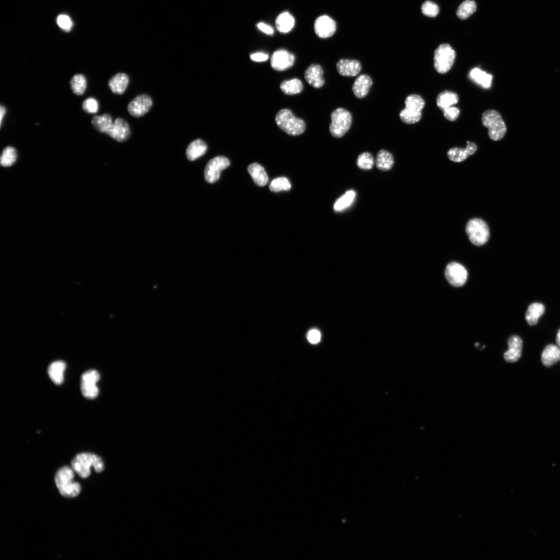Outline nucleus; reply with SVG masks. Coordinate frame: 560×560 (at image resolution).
<instances>
[{"mask_svg":"<svg viewBox=\"0 0 560 560\" xmlns=\"http://www.w3.org/2000/svg\"><path fill=\"white\" fill-rule=\"evenodd\" d=\"M482 125L488 130L490 138L499 141L505 135L507 128L500 114L496 110H486L482 115Z\"/></svg>","mask_w":560,"mask_h":560,"instance_id":"obj_5","label":"nucleus"},{"mask_svg":"<svg viewBox=\"0 0 560 560\" xmlns=\"http://www.w3.org/2000/svg\"><path fill=\"white\" fill-rule=\"evenodd\" d=\"M152 105V99L149 95H139L129 103L128 111L132 116L139 118L147 113Z\"/></svg>","mask_w":560,"mask_h":560,"instance_id":"obj_12","label":"nucleus"},{"mask_svg":"<svg viewBox=\"0 0 560 560\" xmlns=\"http://www.w3.org/2000/svg\"><path fill=\"white\" fill-rule=\"evenodd\" d=\"M456 57V52L450 45H439L434 53V65L436 71L442 75L447 74L452 67Z\"/></svg>","mask_w":560,"mask_h":560,"instance_id":"obj_6","label":"nucleus"},{"mask_svg":"<svg viewBox=\"0 0 560 560\" xmlns=\"http://www.w3.org/2000/svg\"><path fill=\"white\" fill-rule=\"evenodd\" d=\"M544 311L545 307L543 304L536 302L531 305L527 310L526 316L528 323L531 326L536 325Z\"/></svg>","mask_w":560,"mask_h":560,"instance_id":"obj_30","label":"nucleus"},{"mask_svg":"<svg viewBox=\"0 0 560 560\" xmlns=\"http://www.w3.org/2000/svg\"><path fill=\"white\" fill-rule=\"evenodd\" d=\"M356 197V193L354 190L347 191L343 195L336 201L334 205L335 212H341L351 205Z\"/></svg>","mask_w":560,"mask_h":560,"instance_id":"obj_32","label":"nucleus"},{"mask_svg":"<svg viewBox=\"0 0 560 560\" xmlns=\"http://www.w3.org/2000/svg\"><path fill=\"white\" fill-rule=\"evenodd\" d=\"M277 126L287 134L296 136L302 134L306 130L305 122L297 118L288 109L280 110L275 117Z\"/></svg>","mask_w":560,"mask_h":560,"instance_id":"obj_4","label":"nucleus"},{"mask_svg":"<svg viewBox=\"0 0 560 560\" xmlns=\"http://www.w3.org/2000/svg\"><path fill=\"white\" fill-rule=\"evenodd\" d=\"M229 165V160L224 156H218L210 160L204 170L205 181L209 183L216 182L220 178L221 172Z\"/></svg>","mask_w":560,"mask_h":560,"instance_id":"obj_9","label":"nucleus"},{"mask_svg":"<svg viewBox=\"0 0 560 560\" xmlns=\"http://www.w3.org/2000/svg\"><path fill=\"white\" fill-rule=\"evenodd\" d=\"M99 373L96 370L91 369L84 372L81 380V390L83 395L86 399H94L99 394L97 383L100 380Z\"/></svg>","mask_w":560,"mask_h":560,"instance_id":"obj_10","label":"nucleus"},{"mask_svg":"<svg viewBox=\"0 0 560 560\" xmlns=\"http://www.w3.org/2000/svg\"><path fill=\"white\" fill-rule=\"evenodd\" d=\"M470 78L475 83L487 89L492 85L493 77L478 67L473 68L470 73Z\"/></svg>","mask_w":560,"mask_h":560,"instance_id":"obj_21","label":"nucleus"},{"mask_svg":"<svg viewBox=\"0 0 560 560\" xmlns=\"http://www.w3.org/2000/svg\"><path fill=\"white\" fill-rule=\"evenodd\" d=\"M251 59L255 62H264L269 58V55L263 52H258L250 55Z\"/></svg>","mask_w":560,"mask_h":560,"instance_id":"obj_44","label":"nucleus"},{"mask_svg":"<svg viewBox=\"0 0 560 560\" xmlns=\"http://www.w3.org/2000/svg\"><path fill=\"white\" fill-rule=\"evenodd\" d=\"M423 14L430 17H435L439 12V7L436 4L431 2H426L422 7Z\"/></svg>","mask_w":560,"mask_h":560,"instance_id":"obj_39","label":"nucleus"},{"mask_svg":"<svg viewBox=\"0 0 560 560\" xmlns=\"http://www.w3.org/2000/svg\"><path fill=\"white\" fill-rule=\"evenodd\" d=\"M17 151L15 148L8 147L5 148L1 156V165L4 167L12 166L16 161Z\"/></svg>","mask_w":560,"mask_h":560,"instance_id":"obj_36","label":"nucleus"},{"mask_svg":"<svg viewBox=\"0 0 560 560\" xmlns=\"http://www.w3.org/2000/svg\"><path fill=\"white\" fill-rule=\"evenodd\" d=\"M314 30L317 36L321 38H330L336 31V24L330 17L322 15L315 21Z\"/></svg>","mask_w":560,"mask_h":560,"instance_id":"obj_14","label":"nucleus"},{"mask_svg":"<svg viewBox=\"0 0 560 560\" xmlns=\"http://www.w3.org/2000/svg\"><path fill=\"white\" fill-rule=\"evenodd\" d=\"M6 112L7 110L6 107L2 105L1 107H0V126H1V128L2 127L3 120L6 115Z\"/></svg>","mask_w":560,"mask_h":560,"instance_id":"obj_46","label":"nucleus"},{"mask_svg":"<svg viewBox=\"0 0 560 560\" xmlns=\"http://www.w3.org/2000/svg\"><path fill=\"white\" fill-rule=\"evenodd\" d=\"M295 56L286 50L275 51L271 58V65L276 71L283 72L291 67L295 62Z\"/></svg>","mask_w":560,"mask_h":560,"instance_id":"obj_13","label":"nucleus"},{"mask_svg":"<svg viewBox=\"0 0 560 560\" xmlns=\"http://www.w3.org/2000/svg\"><path fill=\"white\" fill-rule=\"evenodd\" d=\"M291 189V184L289 180L285 177L278 178L273 180L269 186V189L273 192L288 191Z\"/></svg>","mask_w":560,"mask_h":560,"instance_id":"obj_37","label":"nucleus"},{"mask_svg":"<svg viewBox=\"0 0 560 560\" xmlns=\"http://www.w3.org/2000/svg\"><path fill=\"white\" fill-rule=\"evenodd\" d=\"M476 9L477 5L474 0H465L459 7L457 15L460 19L465 20L473 15Z\"/></svg>","mask_w":560,"mask_h":560,"instance_id":"obj_35","label":"nucleus"},{"mask_svg":"<svg viewBox=\"0 0 560 560\" xmlns=\"http://www.w3.org/2000/svg\"><path fill=\"white\" fill-rule=\"evenodd\" d=\"M332 123L330 127L331 134L335 137H341L351 127L353 118L351 113L343 108H338L331 114Z\"/></svg>","mask_w":560,"mask_h":560,"instance_id":"obj_7","label":"nucleus"},{"mask_svg":"<svg viewBox=\"0 0 560 560\" xmlns=\"http://www.w3.org/2000/svg\"><path fill=\"white\" fill-rule=\"evenodd\" d=\"M72 468L82 478H87L91 474L92 468L97 473L104 470L102 460L97 455L91 453H82L77 455L72 462Z\"/></svg>","mask_w":560,"mask_h":560,"instance_id":"obj_2","label":"nucleus"},{"mask_svg":"<svg viewBox=\"0 0 560 560\" xmlns=\"http://www.w3.org/2000/svg\"><path fill=\"white\" fill-rule=\"evenodd\" d=\"M248 172L254 182L259 186H264L268 182V177L264 168L257 163L248 167Z\"/></svg>","mask_w":560,"mask_h":560,"instance_id":"obj_27","label":"nucleus"},{"mask_svg":"<svg viewBox=\"0 0 560 560\" xmlns=\"http://www.w3.org/2000/svg\"><path fill=\"white\" fill-rule=\"evenodd\" d=\"M508 344L509 349L504 354V359L507 362L515 363L518 361L521 356L522 340L518 336H512L509 338Z\"/></svg>","mask_w":560,"mask_h":560,"instance_id":"obj_18","label":"nucleus"},{"mask_svg":"<svg viewBox=\"0 0 560 560\" xmlns=\"http://www.w3.org/2000/svg\"><path fill=\"white\" fill-rule=\"evenodd\" d=\"M277 30L282 33H288L294 27L295 19L288 12L279 14L275 21Z\"/></svg>","mask_w":560,"mask_h":560,"instance_id":"obj_28","label":"nucleus"},{"mask_svg":"<svg viewBox=\"0 0 560 560\" xmlns=\"http://www.w3.org/2000/svg\"><path fill=\"white\" fill-rule=\"evenodd\" d=\"M458 101L459 97L456 92L446 90L438 95L436 102L438 108L444 111L457 104Z\"/></svg>","mask_w":560,"mask_h":560,"instance_id":"obj_26","label":"nucleus"},{"mask_svg":"<svg viewBox=\"0 0 560 560\" xmlns=\"http://www.w3.org/2000/svg\"><path fill=\"white\" fill-rule=\"evenodd\" d=\"M321 335L317 330H312L307 334V339L312 344H317L320 341Z\"/></svg>","mask_w":560,"mask_h":560,"instance_id":"obj_43","label":"nucleus"},{"mask_svg":"<svg viewBox=\"0 0 560 560\" xmlns=\"http://www.w3.org/2000/svg\"><path fill=\"white\" fill-rule=\"evenodd\" d=\"M466 231L470 241L476 246H481L485 244L489 237V228L486 223L479 219L469 221Z\"/></svg>","mask_w":560,"mask_h":560,"instance_id":"obj_8","label":"nucleus"},{"mask_svg":"<svg viewBox=\"0 0 560 560\" xmlns=\"http://www.w3.org/2000/svg\"><path fill=\"white\" fill-rule=\"evenodd\" d=\"M442 111L444 117L451 122L456 121L460 114V110L458 108L453 107L446 109Z\"/></svg>","mask_w":560,"mask_h":560,"instance_id":"obj_41","label":"nucleus"},{"mask_svg":"<svg viewBox=\"0 0 560 560\" xmlns=\"http://www.w3.org/2000/svg\"><path fill=\"white\" fill-rule=\"evenodd\" d=\"M338 73L342 76L347 77H356L359 75L362 69L360 62L356 60L341 59L337 63Z\"/></svg>","mask_w":560,"mask_h":560,"instance_id":"obj_17","label":"nucleus"},{"mask_svg":"<svg viewBox=\"0 0 560 560\" xmlns=\"http://www.w3.org/2000/svg\"><path fill=\"white\" fill-rule=\"evenodd\" d=\"M372 85V81L370 77L366 75H362L355 82L353 90L357 98L362 99L367 95Z\"/></svg>","mask_w":560,"mask_h":560,"instance_id":"obj_20","label":"nucleus"},{"mask_svg":"<svg viewBox=\"0 0 560 560\" xmlns=\"http://www.w3.org/2000/svg\"><path fill=\"white\" fill-rule=\"evenodd\" d=\"M465 149L455 148L451 149L448 152V158L451 160L460 162L466 159L470 155H473L477 150V145L470 142H467Z\"/></svg>","mask_w":560,"mask_h":560,"instance_id":"obj_19","label":"nucleus"},{"mask_svg":"<svg viewBox=\"0 0 560 560\" xmlns=\"http://www.w3.org/2000/svg\"><path fill=\"white\" fill-rule=\"evenodd\" d=\"M375 164V159L369 153L361 154L357 160V165L361 169L369 170L371 169Z\"/></svg>","mask_w":560,"mask_h":560,"instance_id":"obj_38","label":"nucleus"},{"mask_svg":"<svg viewBox=\"0 0 560 560\" xmlns=\"http://www.w3.org/2000/svg\"><path fill=\"white\" fill-rule=\"evenodd\" d=\"M445 276L451 286L460 287L466 283L468 273L465 267L462 265L452 262L447 266L445 270Z\"/></svg>","mask_w":560,"mask_h":560,"instance_id":"obj_11","label":"nucleus"},{"mask_svg":"<svg viewBox=\"0 0 560 560\" xmlns=\"http://www.w3.org/2000/svg\"><path fill=\"white\" fill-rule=\"evenodd\" d=\"M113 123L112 116L109 114L96 116L91 120L94 128L98 131L106 133Z\"/></svg>","mask_w":560,"mask_h":560,"instance_id":"obj_31","label":"nucleus"},{"mask_svg":"<svg viewBox=\"0 0 560 560\" xmlns=\"http://www.w3.org/2000/svg\"><path fill=\"white\" fill-rule=\"evenodd\" d=\"M75 472L72 468L64 466L55 475V483L60 494L65 498H75L81 492L80 483L74 480Z\"/></svg>","mask_w":560,"mask_h":560,"instance_id":"obj_1","label":"nucleus"},{"mask_svg":"<svg viewBox=\"0 0 560 560\" xmlns=\"http://www.w3.org/2000/svg\"><path fill=\"white\" fill-rule=\"evenodd\" d=\"M257 26L261 31L265 34L268 35H272L273 34L274 31L273 28L264 22L259 23Z\"/></svg>","mask_w":560,"mask_h":560,"instance_id":"obj_45","label":"nucleus"},{"mask_svg":"<svg viewBox=\"0 0 560 560\" xmlns=\"http://www.w3.org/2000/svg\"><path fill=\"white\" fill-rule=\"evenodd\" d=\"M556 340L558 347H560V330L557 333Z\"/></svg>","mask_w":560,"mask_h":560,"instance_id":"obj_47","label":"nucleus"},{"mask_svg":"<svg viewBox=\"0 0 560 560\" xmlns=\"http://www.w3.org/2000/svg\"><path fill=\"white\" fill-rule=\"evenodd\" d=\"M129 82V77L127 75L120 73L109 80V86L114 94L122 95L126 90Z\"/></svg>","mask_w":560,"mask_h":560,"instance_id":"obj_24","label":"nucleus"},{"mask_svg":"<svg viewBox=\"0 0 560 560\" xmlns=\"http://www.w3.org/2000/svg\"><path fill=\"white\" fill-rule=\"evenodd\" d=\"M280 88L287 95H294L300 93L303 90L302 82L297 79H294L283 82Z\"/></svg>","mask_w":560,"mask_h":560,"instance_id":"obj_33","label":"nucleus"},{"mask_svg":"<svg viewBox=\"0 0 560 560\" xmlns=\"http://www.w3.org/2000/svg\"><path fill=\"white\" fill-rule=\"evenodd\" d=\"M393 155L388 151H380L376 157V164L378 169L382 171H389L394 165Z\"/></svg>","mask_w":560,"mask_h":560,"instance_id":"obj_29","label":"nucleus"},{"mask_svg":"<svg viewBox=\"0 0 560 560\" xmlns=\"http://www.w3.org/2000/svg\"><path fill=\"white\" fill-rule=\"evenodd\" d=\"M70 85L73 92L77 96L83 95L87 86L86 77L82 74L75 75L70 81Z\"/></svg>","mask_w":560,"mask_h":560,"instance_id":"obj_34","label":"nucleus"},{"mask_svg":"<svg viewBox=\"0 0 560 560\" xmlns=\"http://www.w3.org/2000/svg\"><path fill=\"white\" fill-rule=\"evenodd\" d=\"M323 69L321 65L313 64L306 70L305 78L309 84L316 88H321L325 83Z\"/></svg>","mask_w":560,"mask_h":560,"instance_id":"obj_16","label":"nucleus"},{"mask_svg":"<svg viewBox=\"0 0 560 560\" xmlns=\"http://www.w3.org/2000/svg\"><path fill=\"white\" fill-rule=\"evenodd\" d=\"M406 108L400 114L403 122L413 124L418 122L422 118V111L425 106L424 99L417 95H411L405 100Z\"/></svg>","mask_w":560,"mask_h":560,"instance_id":"obj_3","label":"nucleus"},{"mask_svg":"<svg viewBox=\"0 0 560 560\" xmlns=\"http://www.w3.org/2000/svg\"><path fill=\"white\" fill-rule=\"evenodd\" d=\"M106 134L115 139L116 141L123 143L126 142L130 135V127L125 120L118 118Z\"/></svg>","mask_w":560,"mask_h":560,"instance_id":"obj_15","label":"nucleus"},{"mask_svg":"<svg viewBox=\"0 0 560 560\" xmlns=\"http://www.w3.org/2000/svg\"><path fill=\"white\" fill-rule=\"evenodd\" d=\"M65 368V363L61 361H55L49 366L48 370V375L55 384L60 385L63 383Z\"/></svg>","mask_w":560,"mask_h":560,"instance_id":"obj_23","label":"nucleus"},{"mask_svg":"<svg viewBox=\"0 0 560 560\" xmlns=\"http://www.w3.org/2000/svg\"><path fill=\"white\" fill-rule=\"evenodd\" d=\"M57 23L61 29L66 31L71 29L73 26L71 19L65 15H60L57 18Z\"/></svg>","mask_w":560,"mask_h":560,"instance_id":"obj_42","label":"nucleus"},{"mask_svg":"<svg viewBox=\"0 0 560 560\" xmlns=\"http://www.w3.org/2000/svg\"><path fill=\"white\" fill-rule=\"evenodd\" d=\"M207 145L200 139L193 142L186 150V156L189 160L194 161L202 156L206 152Z\"/></svg>","mask_w":560,"mask_h":560,"instance_id":"obj_25","label":"nucleus"},{"mask_svg":"<svg viewBox=\"0 0 560 560\" xmlns=\"http://www.w3.org/2000/svg\"><path fill=\"white\" fill-rule=\"evenodd\" d=\"M82 108L87 113L95 114L98 112L99 109V102L94 98H88L83 102Z\"/></svg>","mask_w":560,"mask_h":560,"instance_id":"obj_40","label":"nucleus"},{"mask_svg":"<svg viewBox=\"0 0 560 560\" xmlns=\"http://www.w3.org/2000/svg\"><path fill=\"white\" fill-rule=\"evenodd\" d=\"M560 360V348L553 344L547 345L542 355L543 364L549 367Z\"/></svg>","mask_w":560,"mask_h":560,"instance_id":"obj_22","label":"nucleus"}]
</instances>
